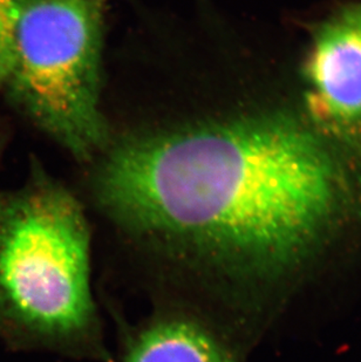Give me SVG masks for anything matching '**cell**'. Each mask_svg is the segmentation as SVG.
Listing matches in <instances>:
<instances>
[{
  "mask_svg": "<svg viewBox=\"0 0 361 362\" xmlns=\"http://www.w3.org/2000/svg\"><path fill=\"white\" fill-rule=\"evenodd\" d=\"M93 196L157 301L241 349L361 226V181L305 114L132 135Z\"/></svg>",
  "mask_w": 361,
  "mask_h": 362,
  "instance_id": "6da1fadb",
  "label": "cell"
},
{
  "mask_svg": "<svg viewBox=\"0 0 361 362\" xmlns=\"http://www.w3.org/2000/svg\"><path fill=\"white\" fill-rule=\"evenodd\" d=\"M91 228L78 199L37 174L0 192V324L28 345L110 362L91 281Z\"/></svg>",
  "mask_w": 361,
  "mask_h": 362,
  "instance_id": "7a4b0ae2",
  "label": "cell"
},
{
  "mask_svg": "<svg viewBox=\"0 0 361 362\" xmlns=\"http://www.w3.org/2000/svg\"><path fill=\"white\" fill-rule=\"evenodd\" d=\"M106 0H24L6 87L38 127L76 158L108 144L100 103Z\"/></svg>",
  "mask_w": 361,
  "mask_h": 362,
  "instance_id": "3957f363",
  "label": "cell"
},
{
  "mask_svg": "<svg viewBox=\"0 0 361 362\" xmlns=\"http://www.w3.org/2000/svg\"><path fill=\"white\" fill-rule=\"evenodd\" d=\"M304 80L305 117L361 181V4L316 28Z\"/></svg>",
  "mask_w": 361,
  "mask_h": 362,
  "instance_id": "277c9868",
  "label": "cell"
},
{
  "mask_svg": "<svg viewBox=\"0 0 361 362\" xmlns=\"http://www.w3.org/2000/svg\"><path fill=\"white\" fill-rule=\"evenodd\" d=\"M120 362H241V358L198 322L156 311L130 335Z\"/></svg>",
  "mask_w": 361,
  "mask_h": 362,
  "instance_id": "5b68a950",
  "label": "cell"
},
{
  "mask_svg": "<svg viewBox=\"0 0 361 362\" xmlns=\"http://www.w3.org/2000/svg\"><path fill=\"white\" fill-rule=\"evenodd\" d=\"M24 0H0V88L6 87L14 57V35Z\"/></svg>",
  "mask_w": 361,
  "mask_h": 362,
  "instance_id": "8992f818",
  "label": "cell"
}]
</instances>
